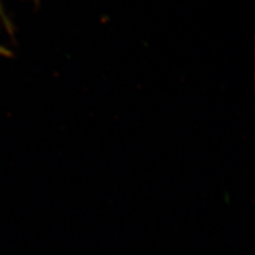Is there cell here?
Returning a JSON list of instances; mask_svg holds the SVG:
<instances>
[{
    "instance_id": "obj_2",
    "label": "cell",
    "mask_w": 255,
    "mask_h": 255,
    "mask_svg": "<svg viewBox=\"0 0 255 255\" xmlns=\"http://www.w3.org/2000/svg\"><path fill=\"white\" fill-rule=\"evenodd\" d=\"M36 1H38V0H36Z\"/></svg>"
},
{
    "instance_id": "obj_1",
    "label": "cell",
    "mask_w": 255,
    "mask_h": 255,
    "mask_svg": "<svg viewBox=\"0 0 255 255\" xmlns=\"http://www.w3.org/2000/svg\"><path fill=\"white\" fill-rule=\"evenodd\" d=\"M0 18L2 19L3 23H4V25L7 27V29H9V30H11V29H12V25L10 23V21L7 20L6 16H5L4 12H3V7H2V4H1V0H0Z\"/></svg>"
}]
</instances>
